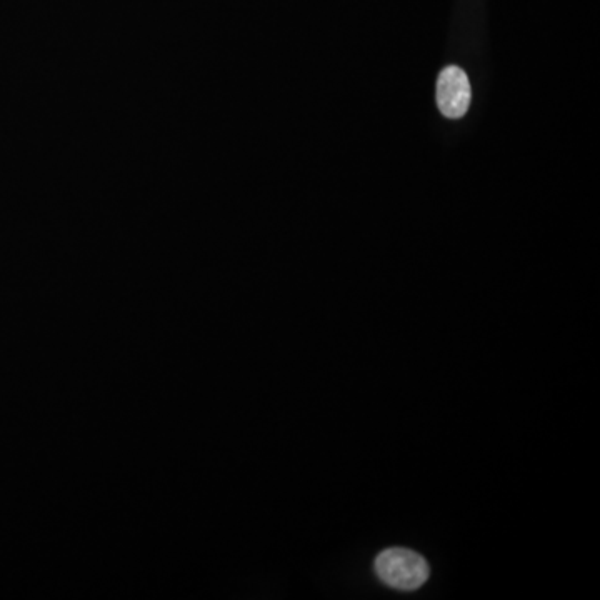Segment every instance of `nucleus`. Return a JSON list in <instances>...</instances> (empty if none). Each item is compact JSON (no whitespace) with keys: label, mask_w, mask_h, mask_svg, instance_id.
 <instances>
[{"label":"nucleus","mask_w":600,"mask_h":600,"mask_svg":"<svg viewBox=\"0 0 600 600\" xmlns=\"http://www.w3.org/2000/svg\"><path fill=\"white\" fill-rule=\"evenodd\" d=\"M375 572L384 584L399 590H415L429 579V564L414 550L387 549L375 559Z\"/></svg>","instance_id":"1"},{"label":"nucleus","mask_w":600,"mask_h":600,"mask_svg":"<svg viewBox=\"0 0 600 600\" xmlns=\"http://www.w3.org/2000/svg\"><path fill=\"white\" fill-rule=\"evenodd\" d=\"M437 105L447 119H460L469 110V77L459 67H445L437 80Z\"/></svg>","instance_id":"2"}]
</instances>
